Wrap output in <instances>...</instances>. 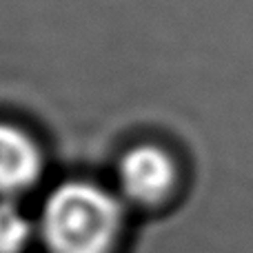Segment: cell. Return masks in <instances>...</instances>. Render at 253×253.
I'll use <instances>...</instances> for the list:
<instances>
[{
    "label": "cell",
    "mask_w": 253,
    "mask_h": 253,
    "mask_svg": "<svg viewBox=\"0 0 253 253\" xmlns=\"http://www.w3.org/2000/svg\"><path fill=\"white\" fill-rule=\"evenodd\" d=\"M125 227L123 198L91 180L58 184L40 209L47 253H114Z\"/></svg>",
    "instance_id": "6da1fadb"
},
{
    "label": "cell",
    "mask_w": 253,
    "mask_h": 253,
    "mask_svg": "<svg viewBox=\"0 0 253 253\" xmlns=\"http://www.w3.org/2000/svg\"><path fill=\"white\" fill-rule=\"evenodd\" d=\"M180 184V165L167 147L140 142L118 162V189L126 202L158 207L169 200Z\"/></svg>",
    "instance_id": "7a4b0ae2"
},
{
    "label": "cell",
    "mask_w": 253,
    "mask_h": 253,
    "mask_svg": "<svg viewBox=\"0 0 253 253\" xmlns=\"http://www.w3.org/2000/svg\"><path fill=\"white\" fill-rule=\"evenodd\" d=\"M44 158L34 135L0 120V198H16L38 184Z\"/></svg>",
    "instance_id": "3957f363"
},
{
    "label": "cell",
    "mask_w": 253,
    "mask_h": 253,
    "mask_svg": "<svg viewBox=\"0 0 253 253\" xmlns=\"http://www.w3.org/2000/svg\"><path fill=\"white\" fill-rule=\"evenodd\" d=\"M36 229L13 198H0V253H22L34 240Z\"/></svg>",
    "instance_id": "277c9868"
}]
</instances>
